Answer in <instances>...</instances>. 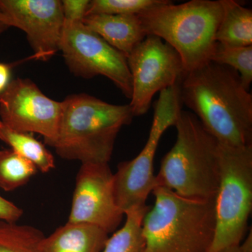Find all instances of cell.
I'll return each instance as SVG.
<instances>
[{
	"label": "cell",
	"mask_w": 252,
	"mask_h": 252,
	"mask_svg": "<svg viewBox=\"0 0 252 252\" xmlns=\"http://www.w3.org/2000/svg\"><path fill=\"white\" fill-rule=\"evenodd\" d=\"M179 89L182 104L219 143L252 145V95L235 69L210 61L186 73Z\"/></svg>",
	"instance_id": "6da1fadb"
},
{
	"label": "cell",
	"mask_w": 252,
	"mask_h": 252,
	"mask_svg": "<svg viewBox=\"0 0 252 252\" xmlns=\"http://www.w3.org/2000/svg\"><path fill=\"white\" fill-rule=\"evenodd\" d=\"M59 134L52 147L68 160L109 163L118 134L134 116L128 104H113L85 94L62 102Z\"/></svg>",
	"instance_id": "7a4b0ae2"
},
{
	"label": "cell",
	"mask_w": 252,
	"mask_h": 252,
	"mask_svg": "<svg viewBox=\"0 0 252 252\" xmlns=\"http://www.w3.org/2000/svg\"><path fill=\"white\" fill-rule=\"evenodd\" d=\"M175 126L177 140L162 158L157 187L187 198L215 199L220 185V143L193 113L182 110Z\"/></svg>",
	"instance_id": "3957f363"
},
{
	"label": "cell",
	"mask_w": 252,
	"mask_h": 252,
	"mask_svg": "<svg viewBox=\"0 0 252 252\" xmlns=\"http://www.w3.org/2000/svg\"><path fill=\"white\" fill-rule=\"evenodd\" d=\"M142 221L144 252H207L216 228L215 199L197 200L157 187Z\"/></svg>",
	"instance_id": "277c9868"
},
{
	"label": "cell",
	"mask_w": 252,
	"mask_h": 252,
	"mask_svg": "<svg viewBox=\"0 0 252 252\" xmlns=\"http://www.w3.org/2000/svg\"><path fill=\"white\" fill-rule=\"evenodd\" d=\"M222 13L220 0L167 1L138 17L147 35L158 36L178 53L187 73L210 62Z\"/></svg>",
	"instance_id": "5b68a950"
},
{
	"label": "cell",
	"mask_w": 252,
	"mask_h": 252,
	"mask_svg": "<svg viewBox=\"0 0 252 252\" xmlns=\"http://www.w3.org/2000/svg\"><path fill=\"white\" fill-rule=\"evenodd\" d=\"M220 147V175L215 198L216 228L207 252H220L243 241L252 210V145Z\"/></svg>",
	"instance_id": "8992f818"
},
{
	"label": "cell",
	"mask_w": 252,
	"mask_h": 252,
	"mask_svg": "<svg viewBox=\"0 0 252 252\" xmlns=\"http://www.w3.org/2000/svg\"><path fill=\"white\" fill-rule=\"evenodd\" d=\"M182 106L179 84L160 92L143 149L135 158L118 165L114 174V195L118 207L124 213L132 207L145 205L149 194L157 187L154 163L157 148L164 132L175 126Z\"/></svg>",
	"instance_id": "52a82bcc"
},
{
	"label": "cell",
	"mask_w": 252,
	"mask_h": 252,
	"mask_svg": "<svg viewBox=\"0 0 252 252\" xmlns=\"http://www.w3.org/2000/svg\"><path fill=\"white\" fill-rule=\"evenodd\" d=\"M60 51L74 76L84 79L103 76L130 99L132 77L127 58L82 22H64Z\"/></svg>",
	"instance_id": "ba28073f"
},
{
	"label": "cell",
	"mask_w": 252,
	"mask_h": 252,
	"mask_svg": "<svg viewBox=\"0 0 252 252\" xmlns=\"http://www.w3.org/2000/svg\"><path fill=\"white\" fill-rule=\"evenodd\" d=\"M132 77L129 105L134 117L144 115L158 92L178 85L186 74L180 55L158 36H146L127 57Z\"/></svg>",
	"instance_id": "9c48e42d"
},
{
	"label": "cell",
	"mask_w": 252,
	"mask_h": 252,
	"mask_svg": "<svg viewBox=\"0 0 252 252\" xmlns=\"http://www.w3.org/2000/svg\"><path fill=\"white\" fill-rule=\"evenodd\" d=\"M62 102L43 94L29 79L11 81L0 94V121L10 128L37 133L52 147L59 134Z\"/></svg>",
	"instance_id": "30bf717a"
},
{
	"label": "cell",
	"mask_w": 252,
	"mask_h": 252,
	"mask_svg": "<svg viewBox=\"0 0 252 252\" xmlns=\"http://www.w3.org/2000/svg\"><path fill=\"white\" fill-rule=\"evenodd\" d=\"M124 216L116 202L114 174L109 163L81 164L67 222L94 225L109 234Z\"/></svg>",
	"instance_id": "8fae6325"
},
{
	"label": "cell",
	"mask_w": 252,
	"mask_h": 252,
	"mask_svg": "<svg viewBox=\"0 0 252 252\" xmlns=\"http://www.w3.org/2000/svg\"><path fill=\"white\" fill-rule=\"evenodd\" d=\"M0 20L26 33L33 59L46 61L60 51L64 24L61 1L0 0Z\"/></svg>",
	"instance_id": "7c38bea8"
},
{
	"label": "cell",
	"mask_w": 252,
	"mask_h": 252,
	"mask_svg": "<svg viewBox=\"0 0 252 252\" xmlns=\"http://www.w3.org/2000/svg\"><path fill=\"white\" fill-rule=\"evenodd\" d=\"M82 23L126 58L147 35L138 16L91 14Z\"/></svg>",
	"instance_id": "4fadbf2b"
},
{
	"label": "cell",
	"mask_w": 252,
	"mask_h": 252,
	"mask_svg": "<svg viewBox=\"0 0 252 252\" xmlns=\"http://www.w3.org/2000/svg\"><path fill=\"white\" fill-rule=\"evenodd\" d=\"M109 234L98 227L67 222L43 240L41 252H101Z\"/></svg>",
	"instance_id": "5bb4252c"
},
{
	"label": "cell",
	"mask_w": 252,
	"mask_h": 252,
	"mask_svg": "<svg viewBox=\"0 0 252 252\" xmlns=\"http://www.w3.org/2000/svg\"><path fill=\"white\" fill-rule=\"evenodd\" d=\"M223 13L215 35L228 46H252V10L235 0H220Z\"/></svg>",
	"instance_id": "9a60e30c"
},
{
	"label": "cell",
	"mask_w": 252,
	"mask_h": 252,
	"mask_svg": "<svg viewBox=\"0 0 252 252\" xmlns=\"http://www.w3.org/2000/svg\"><path fill=\"white\" fill-rule=\"evenodd\" d=\"M0 141L9 146L15 153L34 164L43 173H47L55 167L54 156L32 133L10 128L0 121Z\"/></svg>",
	"instance_id": "2e32d148"
},
{
	"label": "cell",
	"mask_w": 252,
	"mask_h": 252,
	"mask_svg": "<svg viewBox=\"0 0 252 252\" xmlns=\"http://www.w3.org/2000/svg\"><path fill=\"white\" fill-rule=\"evenodd\" d=\"M149 209L145 205L127 210L124 213L125 223L107 239L101 252H144L145 240L142 221Z\"/></svg>",
	"instance_id": "e0dca14e"
},
{
	"label": "cell",
	"mask_w": 252,
	"mask_h": 252,
	"mask_svg": "<svg viewBox=\"0 0 252 252\" xmlns=\"http://www.w3.org/2000/svg\"><path fill=\"white\" fill-rule=\"evenodd\" d=\"M45 235L38 228L0 220V252H41Z\"/></svg>",
	"instance_id": "ac0fdd59"
},
{
	"label": "cell",
	"mask_w": 252,
	"mask_h": 252,
	"mask_svg": "<svg viewBox=\"0 0 252 252\" xmlns=\"http://www.w3.org/2000/svg\"><path fill=\"white\" fill-rule=\"evenodd\" d=\"M37 171L34 164L11 149L0 150V189L5 191L26 185Z\"/></svg>",
	"instance_id": "d6986e66"
},
{
	"label": "cell",
	"mask_w": 252,
	"mask_h": 252,
	"mask_svg": "<svg viewBox=\"0 0 252 252\" xmlns=\"http://www.w3.org/2000/svg\"><path fill=\"white\" fill-rule=\"evenodd\" d=\"M210 61L235 69L240 74L245 89L250 90L252 82V46H228L217 42Z\"/></svg>",
	"instance_id": "ffe728a7"
},
{
	"label": "cell",
	"mask_w": 252,
	"mask_h": 252,
	"mask_svg": "<svg viewBox=\"0 0 252 252\" xmlns=\"http://www.w3.org/2000/svg\"><path fill=\"white\" fill-rule=\"evenodd\" d=\"M167 0H92L88 15L108 14L139 16Z\"/></svg>",
	"instance_id": "44dd1931"
},
{
	"label": "cell",
	"mask_w": 252,
	"mask_h": 252,
	"mask_svg": "<svg viewBox=\"0 0 252 252\" xmlns=\"http://www.w3.org/2000/svg\"><path fill=\"white\" fill-rule=\"evenodd\" d=\"M90 0H63L62 9L64 22H82L87 16Z\"/></svg>",
	"instance_id": "7402d4cb"
},
{
	"label": "cell",
	"mask_w": 252,
	"mask_h": 252,
	"mask_svg": "<svg viewBox=\"0 0 252 252\" xmlns=\"http://www.w3.org/2000/svg\"><path fill=\"white\" fill-rule=\"evenodd\" d=\"M23 215L22 209L0 195V220L17 222Z\"/></svg>",
	"instance_id": "603a6c76"
},
{
	"label": "cell",
	"mask_w": 252,
	"mask_h": 252,
	"mask_svg": "<svg viewBox=\"0 0 252 252\" xmlns=\"http://www.w3.org/2000/svg\"><path fill=\"white\" fill-rule=\"evenodd\" d=\"M12 66L11 64L0 63V94L4 92L11 82L10 79Z\"/></svg>",
	"instance_id": "cb8c5ba5"
},
{
	"label": "cell",
	"mask_w": 252,
	"mask_h": 252,
	"mask_svg": "<svg viewBox=\"0 0 252 252\" xmlns=\"http://www.w3.org/2000/svg\"><path fill=\"white\" fill-rule=\"evenodd\" d=\"M220 252H245L244 251L243 249L241 248L240 245H238V246L234 247H230V248H228L226 249H224V250H222Z\"/></svg>",
	"instance_id": "d4e9b609"
},
{
	"label": "cell",
	"mask_w": 252,
	"mask_h": 252,
	"mask_svg": "<svg viewBox=\"0 0 252 252\" xmlns=\"http://www.w3.org/2000/svg\"><path fill=\"white\" fill-rule=\"evenodd\" d=\"M7 29L8 28L6 27L4 23L1 22V20H0V34H1V33L4 32L6 31Z\"/></svg>",
	"instance_id": "484cf974"
}]
</instances>
